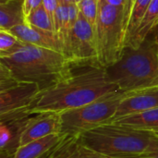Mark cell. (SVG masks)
<instances>
[{
	"label": "cell",
	"mask_w": 158,
	"mask_h": 158,
	"mask_svg": "<svg viewBox=\"0 0 158 158\" xmlns=\"http://www.w3.org/2000/svg\"><path fill=\"white\" fill-rule=\"evenodd\" d=\"M120 93L111 82L106 69L98 66H85L51 88L41 91L29 108L31 115L43 112L61 113L94 103L103 97Z\"/></svg>",
	"instance_id": "obj_1"
},
{
	"label": "cell",
	"mask_w": 158,
	"mask_h": 158,
	"mask_svg": "<svg viewBox=\"0 0 158 158\" xmlns=\"http://www.w3.org/2000/svg\"><path fill=\"white\" fill-rule=\"evenodd\" d=\"M0 65L15 81L34 83L41 91L66 80L74 69L65 55L29 44L8 56L0 57Z\"/></svg>",
	"instance_id": "obj_2"
},
{
	"label": "cell",
	"mask_w": 158,
	"mask_h": 158,
	"mask_svg": "<svg viewBox=\"0 0 158 158\" xmlns=\"http://www.w3.org/2000/svg\"><path fill=\"white\" fill-rule=\"evenodd\" d=\"M78 142L109 158H147L158 154V136L155 132L114 122L84 132Z\"/></svg>",
	"instance_id": "obj_3"
},
{
	"label": "cell",
	"mask_w": 158,
	"mask_h": 158,
	"mask_svg": "<svg viewBox=\"0 0 158 158\" xmlns=\"http://www.w3.org/2000/svg\"><path fill=\"white\" fill-rule=\"evenodd\" d=\"M108 80L126 94L158 84V44L147 39L139 47H127L121 57L105 69Z\"/></svg>",
	"instance_id": "obj_4"
},
{
	"label": "cell",
	"mask_w": 158,
	"mask_h": 158,
	"mask_svg": "<svg viewBox=\"0 0 158 158\" xmlns=\"http://www.w3.org/2000/svg\"><path fill=\"white\" fill-rule=\"evenodd\" d=\"M129 5L117 7L108 5L104 0H99L98 16L94 31L97 65L103 69H106L116 63L126 49Z\"/></svg>",
	"instance_id": "obj_5"
},
{
	"label": "cell",
	"mask_w": 158,
	"mask_h": 158,
	"mask_svg": "<svg viewBox=\"0 0 158 158\" xmlns=\"http://www.w3.org/2000/svg\"><path fill=\"white\" fill-rule=\"evenodd\" d=\"M125 94L118 93L103 97L89 105L60 113L61 133L68 136H81L115 118Z\"/></svg>",
	"instance_id": "obj_6"
},
{
	"label": "cell",
	"mask_w": 158,
	"mask_h": 158,
	"mask_svg": "<svg viewBox=\"0 0 158 158\" xmlns=\"http://www.w3.org/2000/svg\"><path fill=\"white\" fill-rule=\"evenodd\" d=\"M66 56L74 67L98 66L94 28L81 13L70 30Z\"/></svg>",
	"instance_id": "obj_7"
},
{
	"label": "cell",
	"mask_w": 158,
	"mask_h": 158,
	"mask_svg": "<svg viewBox=\"0 0 158 158\" xmlns=\"http://www.w3.org/2000/svg\"><path fill=\"white\" fill-rule=\"evenodd\" d=\"M40 92V88L34 83L19 81L0 91V117L30 114L28 110L36 101Z\"/></svg>",
	"instance_id": "obj_8"
},
{
	"label": "cell",
	"mask_w": 158,
	"mask_h": 158,
	"mask_svg": "<svg viewBox=\"0 0 158 158\" xmlns=\"http://www.w3.org/2000/svg\"><path fill=\"white\" fill-rule=\"evenodd\" d=\"M31 115L0 118L1 158L14 157L20 146V137Z\"/></svg>",
	"instance_id": "obj_9"
},
{
	"label": "cell",
	"mask_w": 158,
	"mask_h": 158,
	"mask_svg": "<svg viewBox=\"0 0 158 158\" xmlns=\"http://www.w3.org/2000/svg\"><path fill=\"white\" fill-rule=\"evenodd\" d=\"M154 108H158V84L145 89L126 93L111 122L129 115Z\"/></svg>",
	"instance_id": "obj_10"
},
{
	"label": "cell",
	"mask_w": 158,
	"mask_h": 158,
	"mask_svg": "<svg viewBox=\"0 0 158 158\" xmlns=\"http://www.w3.org/2000/svg\"><path fill=\"white\" fill-rule=\"evenodd\" d=\"M60 131V113L43 112L33 114L30 117L21 134L20 146L51 134L61 133Z\"/></svg>",
	"instance_id": "obj_11"
},
{
	"label": "cell",
	"mask_w": 158,
	"mask_h": 158,
	"mask_svg": "<svg viewBox=\"0 0 158 158\" xmlns=\"http://www.w3.org/2000/svg\"><path fill=\"white\" fill-rule=\"evenodd\" d=\"M8 31L14 34L24 44L54 50L65 55L64 45L56 32L39 29L37 27L29 25L26 22L13 27Z\"/></svg>",
	"instance_id": "obj_12"
},
{
	"label": "cell",
	"mask_w": 158,
	"mask_h": 158,
	"mask_svg": "<svg viewBox=\"0 0 158 158\" xmlns=\"http://www.w3.org/2000/svg\"><path fill=\"white\" fill-rule=\"evenodd\" d=\"M68 135L62 133L51 134L20 146L14 158H40L62 143Z\"/></svg>",
	"instance_id": "obj_13"
},
{
	"label": "cell",
	"mask_w": 158,
	"mask_h": 158,
	"mask_svg": "<svg viewBox=\"0 0 158 158\" xmlns=\"http://www.w3.org/2000/svg\"><path fill=\"white\" fill-rule=\"evenodd\" d=\"M25 22L23 0H0V30L9 31Z\"/></svg>",
	"instance_id": "obj_14"
},
{
	"label": "cell",
	"mask_w": 158,
	"mask_h": 158,
	"mask_svg": "<svg viewBox=\"0 0 158 158\" xmlns=\"http://www.w3.org/2000/svg\"><path fill=\"white\" fill-rule=\"evenodd\" d=\"M114 123L128 126L133 129L158 132V108L150 109L141 113L129 115L118 118Z\"/></svg>",
	"instance_id": "obj_15"
},
{
	"label": "cell",
	"mask_w": 158,
	"mask_h": 158,
	"mask_svg": "<svg viewBox=\"0 0 158 158\" xmlns=\"http://www.w3.org/2000/svg\"><path fill=\"white\" fill-rule=\"evenodd\" d=\"M158 26V0H153L129 47H139Z\"/></svg>",
	"instance_id": "obj_16"
},
{
	"label": "cell",
	"mask_w": 158,
	"mask_h": 158,
	"mask_svg": "<svg viewBox=\"0 0 158 158\" xmlns=\"http://www.w3.org/2000/svg\"><path fill=\"white\" fill-rule=\"evenodd\" d=\"M152 1L153 0H131L130 2L127 17L126 48L130 46L131 42Z\"/></svg>",
	"instance_id": "obj_17"
},
{
	"label": "cell",
	"mask_w": 158,
	"mask_h": 158,
	"mask_svg": "<svg viewBox=\"0 0 158 158\" xmlns=\"http://www.w3.org/2000/svg\"><path fill=\"white\" fill-rule=\"evenodd\" d=\"M54 24H55V31L64 45L65 56H66L69 33L71 30L68 5L63 3L59 5V6L57 7V9L54 14Z\"/></svg>",
	"instance_id": "obj_18"
},
{
	"label": "cell",
	"mask_w": 158,
	"mask_h": 158,
	"mask_svg": "<svg viewBox=\"0 0 158 158\" xmlns=\"http://www.w3.org/2000/svg\"><path fill=\"white\" fill-rule=\"evenodd\" d=\"M26 23L44 31L56 32L54 19L43 5L26 17Z\"/></svg>",
	"instance_id": "obj_19"
},
{
	"label": "cell",
	"mask_w": 158,
	"mask_h": 158,
	"mask_svg": "<svg viewBox=\"0 0 158 158\" xmlns=\"http://www.w3.org/2000/svg\"><path fill=\"white\" fill-rule=\"evenodd\" d=\"M24 44L10 31L0 30V57L8 56L16 53Z\"/></svg>",
	"instance_id": "obj_20"
},
{
	"label": "cell",
	"mask_w": 158,
	"mask_h": 158,
	"mask_svg": "<svg viewBox=\"0 0 158 158\" xmlns=\"http://www.w3.org/2000/svg\"><path fill=\"white\" fill-rule=\"evenodd\" d=\"M77 5L80 13L95 29L99 9V0H82Z\"/></svg>",
	"instance_id": "obj_21"
},
{
	"label": "cell",
	"mask_w": 158,
	"mask_h": 158,
	"mask_svg": "<svg viewBox=\"0 0 158 158\" xmlns=\"http://www.w3.org/2000/svg\"><path fill=\"white\" fill-rule=\"evenodd\" d=\"M80 136H68L64 141L57 156L56 158H74L77 148H78V140Z\"/></svg>",
	"instance_id": "obj_22"
},
{
	"label": "cell",
	"mask_w": 158,
	"mask_h": 158,
	"mask_svg": "<svg viewBox=\"0 0 158 158\" xmlns=\"http://www.w3.org/2000/svg\"><path fill=\"white\" fill-rule=\"evenodd\" d=\"M79 141V140H78ZM74 158H109L106 156L100 155L98 153H95L82 145H81L78 142V148H77V152L75 155Z\"/></svg>",
	"instance_id": "obj_23"
},
{
	"label": "cell",
	"mask_w": 158,
	"mask_h": 158,
	"mask_svg": "<svg viewBox=\"0 0 158 158\" xmlns=\"http://www.w3.org/2000/svg\"><path fill=\"white\" fill-rule=\"evenodd\" d=\"M44 0H23V11L25 17H27L34 9L43 5Z\"/></svg>",
	"instance_id": "obj_24"
},
{
	"label": "cell",
	"mask_w": 158,
	"mask_h": 158,
	"mask_svg": "<svg viewBox=\"0 0 158 158\" xmlns=\"http://www.w3.org/2000/svg\"><path fill=\"white\" fill-rule=\"evenodd\" d=\"M60 4H61L60 0H44L43 1V6L49 12V14L53 17V19H54V14Z\"/></svg>",
	"instance_id": "obj_25"
},
{
	"label": "cell",
	"mask_w": 158,
	"mask_h": 158,
	"mask_svg": "<svg viewBox=\"0 0 158 158\" xmlns=\"http://www.w3.org/2000/svg\"><path fill=\"white\" fill-rule=\"evenodd\" d=\"M67 139V138H66ZM65 139V140H66ZM64 140V141H65ZM64 141L62 142V143H60L58 145H56L55 148H53L52 150H50L48 153H46L44 156H43L42 157L40 158H56V156H57V154H58V152H59V150H60V148H61V146H62V144H63V143H64Z\"/></svg>",
	"instance_id": "obj_26"
},
{
	"label": "cell",
	"mask_w": 158,
	"mask_h": 158,
	"mask_svg": "<svg viewBox=\"0 0 158 158\" xmlns=\"http://www.w3.org/2000/svg\"><path fill=\"white\" fill-rule=\"evenodd\" d=\"M104 1L107 3L108 5L119 7V6H126L127 5L130 4L131 0H104Z\"/></svg>",
	"instance_id": "obj_27"
},
{
	"label": "cell",
	"mask_w": 158,
	"mask_h": 158,
	"mask_svg": "<svg viewBox=\"0 0 158 158\" xmlns=\"http://www.w3.org/2000/svg\"><path fill=\"white\" fill-rule=\"evenodd\" d=\"M61 3L63 4H66V5H69V4H72V3H76L75 0H60Z\"/></svg>",
	"instance_id": "obj_28"
},
{
	"label": "cell",
	"mask_w": 158,
	"mask_h": 158,
	"mask_svg": "<svg viewBox=\"0 0 158 158\" xmlns=\"http://www.w3.org/2000/svg\"><path fill=\"white\" fill-rule=\"evenodd\" d=\"M147 158H158V154H156V155H154V156H150V157H147Z\"/></svg>",
	"instance_id": "obj_29"
},
{
	"label": "cell",
	"mask_w": 158,
	"mask_h": 158,
	"mask_svg": "<svg viewBox=\"0 0 158 158\" xmlns=\"http://www.w3.org/2000/svg\"><path fill=\"white\" fill-rule=\"evenodd\" d=\"M81 1H82V0H75V2H76L77 4H78V3H80Z\"/></svg>",
	"instance_id": "obj_30"
},
{
	"label": "cell",
	"mask_w": 158,
	"mask_h": 158,
	"mask_svg": "<svg viewBox=\"0 0 158 158\" xmlns=\"http://www.w3.org/2000/svg\"><path fill=\"white\" fill-rule=\"evenodd\" d=\"M156 135H157V136H158V132H157V133H156Z\"/></svg>",
	"instance_id": "obj_31"
},
{
	"label": "cell",
	"mask_w": 158,
	"mask_h": 158,
	"mask_svg": "<svg viewBox=\"0 0 158 158\" xmlns=\"http://www.w3.org/2000/svg\"><path fill=\"white\" fill-rule=\"evenodd\" d=\"M12 158H14V157H12Z\"/></svg>",
	"instance_id": "obj_32"
},
{
	"label": "cell",
	"mask_w": 158,
	"mask_h": 158,
	"mask_svg": "<svg viewBox=\"0 0 158 158\" xmlns=\"http://www.w3.org/2000/svg\"><path fill=\"white\" fill-rule=\"evenodd\" d=\"M157 44H158V42H157Z\"/></svg>",
	"instance_id": "obj_33"
}]
</instances>
